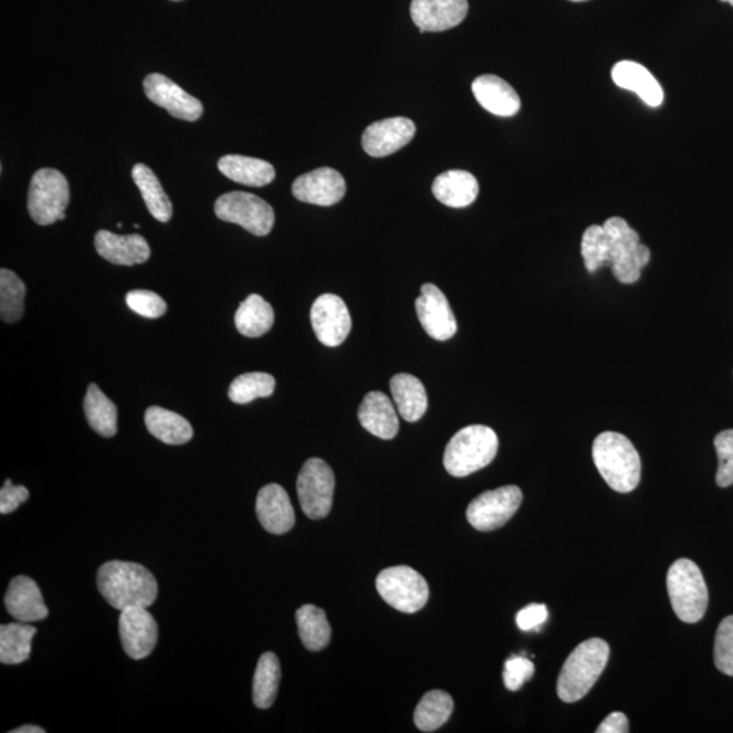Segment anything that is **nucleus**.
I'll return each mask as SVG.
<instances>
[{
  "label": "nucleus",
  "mask_w": 733,
  "mask_h": 733,
  "mask_svg": "<svg viewBox=\"0 0 733 733\" xmlns=\"http://www.w3.org/2000/svg\"><path fill=\"white\" fill-rule=\"evenodd\" d=\"M101 595L113 609L150 607L158 598V583L150 570L140 564L109 562L97 574Z\"/></svg>",
  "instance_id": "obj_1"
},
{
  "label": "nucleus",
  "mask_w": 733,
  "mask_h": 733,
  "mask_svg": "<svg viewBox=\"0 0 733 733\" xmlns=\"http://www.w3.org/2000/svg\"><path fill=\"white\" fill-rule=\"evenodd\" d=\"M593 458L596 469L614 491L629 493L640 484V454L625 434L600 433L593 446Z\"/></svg>",
  "instance_id": "obj_2"
},
{
  "label": "nucleus",
  "mask_w": 733,
  "mask_h": 733,
  "mask_svg": "<svg viewBox=\"0 0 733 733\" xmlns=\"http://www.w3.org/2000/svg\"><path fill=\"white\" fill-rule=\"evenodd\" d=\"M610 657L609 643L601 639L583 641L566 659L557 681V694L566 703L586 697L594 688Z\"/></svg>",
  "instance_id": "obj_3"
},
{
  "label": "nucleus",
  "mask_w": 733,
  "mask_h": 733,
  "mask_svg": "<svg viewBox=\"0 0 733 733\" xmlns=\"http://www.w3.org/2000/svg\"><path fill=\"white\" fill-rule=\"evenodd\" d=\"M499 438L492 428L469 426L457 432L446 447L444 468L452 477H468L496 458Z\"/></svg>",
  "instance_id": "obj_4"
},
{
  "label": "nucleus",
  "mask_w": 733,
  "mask_h": 733,
  "mask_svg": "<svg viewBox=\"0 0 733 733\" xmlns=\"http://www.w3.org/2000/svg\"><path fill=\"white\" fill-rule=\"evenodd\" d=\"M667 589L672 609L681 621H701L708 609L709 593L699 565L688 558L677 559L667 574Z\"/></svg>",
  "instance_id": "obj_5"
},
{
  "label": "nucleus",
  "mask_w": 733,
  "mask_h": 733,
  "mask_svg": "<svg viewBox=\"0 0 733 733\" xmlns=\"http://www.w3.org/2000/svg\"><path fill=\"white\" fill-rule=\"evenodd\" d=\"M70 202V187L61 171L40 169L32 177L28 195V211L40 226H50L65 219Z\"/></svg>",
  "instance_id": "obj_6"
},
{
  "label": "nucleus",
  "mask_w": 733,
  "mask_h": 733,
  "mask_svg": "<svg viewBox=\"0 0 733 733\" xmlns=\"http://www.w3.org/2000/svg\"><path fill=\"white\" fill-rule=\"evenodd\" d=\"M375 584L379 595L392 609L413 614L427 605L428 583L419 572L409 566H391L380 572Z\"/></svg>",
  "instance_id": "obj_7"
},
{
  "label": "nucleus",
  "mask_w": 733,
  "mask_h": 733,
  "mask_svg": "<svg viewBox=\"0 0 733 733\" xmlns=\"http://www.w3.org/2000/svg\"><path fill=\"white\" fill-rule=\"evenodd\" d=\"M214 213L223 222L241 226L250 234L265 237L275 224V211L259 196L247 192H230L214 202Z\"/></svg>",
  "instance_id": "obj_8"
},
{
  "label": "nucleus",
  "mask_w": 733,
  "mask_h": 733,
  "mask_svg": "<svg viewBox=\"0 0 733 733\" xmlns=\"http://www.w3.org/2000/svg\"><path fill=\"white\" fill-rule=\"evenodd\" d=\"M297 498L310 520H324L332 510L335 473L325 461L312 458L303 464L296 482Z\"/></svg>",
  "instance_id": "obj_9"
},
{
  "label": "nucleus",
  "mask_w": 733,
  "mask_h": 733,
  "mask_svg": "<svg viewBox=\"0 0 733 733\" xmlns=\"http://www.w3.org/2000/svg\"><path fill=\"white\" fill-rule=\"evenodd\" d=\"M522 500L523 493L515 485L481 493L468 506V521L479 532H493L503 527L516 514Z\"/></svg>",
  "instance_id": "obj_10"
},
{
  "label": "nucleus",
  "mask_w": 733,
  "mask_h": 733,
  "mask_svg": "<svg viewBox=\"0 0 733 733\" xmlns=\"http://www.w3.org/2000/svg\"><path fill=\"white\" fill-rule=\"evenodd\" d=\"M604 229L610 238V262L612 275L622 284L639 282L642 268L637 261L640 237L622 218L607 219Z\"/></svg>",
  "instance_id": "obj_11"
},
{
  "label": "nucleus",
  "mask_w": 733,
  "mask_h": 733,
  "mask_svg": "<svg viewBox=\"0 0 733 733\" xmlns=\"http://www.w3.org/2000/svg\"><path fill=\"white\" fill-rule=\"evenodd\" d=\"M315 336L326 347H338L347 339L352 320L347 305L335 294H324L314 302L310 312Z\"/></svg>",
  "instance_id": "obj_12"
},
{
  "label": "nucleus",
  "mask_w": 733,
  "mask_h": 733,
  "mask_svg": "<svg viewBox=\"0 0 733 733\" xmlns=\"http://www.w3.org/2000/svg\"><path fill=\"white\" fill-rule=\"evenodd\" d=\"M118 631L125 653L130 659L150 657L158 642V625L147 607H128L121 614Z\"/></svg>",
  "instance_id": "obj_13"
},
{
  "label": "nucleus",
  "mask_w": 733,
  "mask_h": 733,
  "mask_svg": "<svg viewBox=\"0 0 733 733\" xmlns=\"http://www.w3.org/2000/svg\"><path fill=\"white\" fill-rule=\"evenodd\" d=\"M416 312L429 337L438 342H447L454 337L458 329L454 313L437 285L431 283L422 285L421 295L416 301Z\"/></svg>",
  "instance_id": "obj_14"
},
{
  "label": "nucleus",
  "mask_w": 733,
  "mask_h": 733,
  "mask_svg": "<svg viewBox=\"0 0 733 733\" xmlns=\"http://www.w3.org/2000/svg\"><path fill=\"white\" fill-rule=\"evenodd\" d=\"M145 93L155 105L184 122H196L202 116V104L185 92L176 82L163 74H151L145 80Z\"/></svg>",
  "instance_id": "obj_15"
},
{
  "label": "nucleus",
  "mask_w": 733,
  "mask_h": 733,
  "mask_svg": "<svg viewBox=\"0 0 733 733\" xmlns=\"http://www.w3.org/2000/svg\"><path fill=\"white\" fill-rule=\"evenodd\" d=\"M347 184L339 172L332 168H320L297 177L292 184L294 198L308 205L331 207L344 199Z\"/></svg>",
  "instance_id": "obj_16"
},
{
  "label": "nucleus",
  "mask_w": 733,
  "mask_h": 733,
  "mask_svg": "<svg viewBox=\"0 0 733 733\" xmlns=\"http://www.w3.org/2000/svg\"><path fill=\"white\" fill-rule=\"evenodd\" d=\"M416 125L407 117L377 122L363 134L362 145L369 157L384 158L401 150L415 138Z\"/></svg>",
  "instance_id": "obj_17"
},
{
  "label": "nucleus",
  "mask_w": 733,
  "mask_h": 733,
  "mask_svg": "<svg viewBox=\"0 0 733 733\" xmlns=\"http://www.w3.org/2000/svg\"><path fill=\"white\" fill-rule=\"evenodd\" d=\"M468 0H412L410 14L421 33L444 32L467 18Z\"/></svg>",
  "instance_id": "obj_18"
},
{
  "label": "nucleus",
  "mask_w": 733,
  "mask_h": 733,
  "mask_svg": "<svg viewBox=\"0 0 733 733\" xmlns=\"http://www.w3.org/2000/svg\"><path fill=\"white\" fill-rule=\"evenodd\" d=\"M4 605L15 621L25 624L43 621L50 614L39 584L28 576H17L10 582Z\"/></svg>",
  "instance_id": "obj_19"
},
{
  "label": "nucleus",
  "mask_w": 733,
  "mask_h": 733,
  "mask_svg": "<svg viewBox=\"0 0 733 733\" xmlns=\"http://www.w3.org/2000/svg\"><path fill=\"white\" fill-rule=\"evenodd\" d=\"M94 244L101 258L115 265H139L151 255L150 247L139 234L117 235L115 232L100 230L95 234Z\"/></svg>",
  "instance_id": "obj_20"
},
{
  "label": "nucleus",
  "mask_w": 733,
  "mask_h": 733,
  "mask_svg": "<svg viewBox=\"0 0 733 733\" xmlns=\"http://www.w3.org/2000/svg\"><path fill=\"white\" fill-rule=\"evenodd\" d=\"M261 526L268 533L283 535L295 524V512L283 486L270 484L261 489L255 502Z\"/></svg>",
  "instance_id": "obj_21"
},
{
  "label": "nucleus",
  "mask_w": 733,
  "mask_h": 733,
  "mask_svg": "<svg viewBox=\"0 0 733 733\" xmlns=\"http://www.w3.org/2000/svg\"><path fill=\"white\" fill-rule=\"evenodd\" d=\"M472 91L485 111L500 117H512L521 111V98L515 88L496 75H481L473 82Z\"/></svg>",
  "instance_id": "obj_22"
},
{
  "label": "nucleus",
  "mask_w": 733,
  "mask_h": 733,
  "mask_svg": "<svg viewBox=\"0 0 733 733\" xmlns=\"http://www.w3.org/2000/svg\"><path fill=\"white\" fill-rule=\"evenodd\" d=\"M363 428L374 437L390 440L396 438L399 421L395 404L383 391H371L363 399L357 410Z\"/></svg>",
  "instance_id": "obj_23"
},
{
  "label": "nucleus",
  "mask_w": 733,
  "mask_h": 733,
  "mask_svg": "<svg viewBox=\"0 0 733 733\" xmlns=\"http://www.w3.org/2000/svg\"><path fill=\"white\" fill-rule=\"evenodd\" d=\"M611 77L618 87L636 93L648 106L663 104V88L643 65L630 61L619 62L614 65Z\"/></svg>",
  "instance_id": "obj_24"
},
{
  "label": "nucleus",
  "mask_w": 733,
  "mask_h": 733,
  "mask_svg": "<svg viewBox=\"0 0 733 733\" xmlns=\"http://www.w3.org/2000/svg\"><path fill=\"white\" fill-rule=\"evenodd\" d=\"M480 185L472 172L450 170L437 177L432 193L442 205L451 208H464L473 205L479 196Z\"/></svg>",
  "instance_id": "obj_25"
},
{
  "label": "nucleus",
  "mask_w": 733,
  "mask_h": 733,
  "mask_svg": "<svg viewBox=\"0 0 733 733\" xmlns=\"http://www.w3.org/2000/svg\"><path fill=\"white\" fill-rule=\"evenodd\" d=\"M218 168L229 180L261 188L275 180V168L266 160L243 155H224L219 159Z\"/></svg>",
  "instance_id": "obj_26"
},
{
  "label": "nucleus",
  "mask_w": 733,
  "mask_h": 733,
  "mask_svg": "<svg viewBox=\"0 0 733 733\" xmlns=\"http://www.w3.org/2000/svg\"><path fill=\"white\" fill-rule=\"evenodd\" d=\"M392 399L405 421L416 422L426 415L428 396L419 378L409 374H398L390 380Z\"/></svg>",
  "instance_id": "obj_27"
},
{
  "label": "nucleus",
  "mask_w": 733,
  "mask_h": 733,
  "mask_svg": "<svg viewBox=\"0 0 733 733\" xmlns=\"http://www.w3.org/2000/svg\"><path fill=\"white\" fill-rule=\"evenodd\" d=\"M146 427L154 438L166 444L181 446L193 438V428L181 415L160 407L146 410Z\"/></svg>",
  "instance_id": "obj_28"
},
{
  "label": "nucleus",
  "mask_w": 733,
  "mask_h": 733,
  "mask_svg": "<svg viewBox=\"0 0 733 733\" xmlns=\"http://www.w3.org/2000/svg\"><path fill=\"white\" fill-rule=\"evenodd\" d=\"M275 313L264 297L252 294L244 300L235 313L237 331L244 337H261L271 331Z\"/></svg>",
  "instance_id": "obj_29"
},
{
  "label": "nucleus",
  "mask_w": 733,
  "mask_h": 733,
  "mask_svg": "<svg viewBox=\"0 0 733 733\" xmlns=\"http://www.w3.org/2000/svg\"><path fill=\"white\" fill-rule=\"evenodd\" d=\"M38 629L31 624L13 622L0 627V663L21 664L31 658L32 641Z\"/></svg>",
  "instance_id": "obj_30"
},
{
  "label": "nucleus",
  "mask_w": 733,
  "mask_h": 733,
  "mask_svg": "<svg viewBox=\"0 0 733 733\" xmlns=\"http://www.w3.org/2000/svg\"><path fill=\"white\" fill-rule=\"evenodd\" d=\"M133 178L139 188L142 198L145 200L148 211L160 223H168L172 214L171 201L165 193L158 177L148 166L138 164L134 166Z\"/></svg>",
  "instance_id": "obj_31"
},
{
  "label": "nucleus",
  "mask_w": 733,
  "mask_h": 733,
  "mask_svg": "<svg viewBox=\"0 0 733 733\" xmlns=\"http://www.w3.org/2000/svg\"><path fill=\"white\" fill-rule=\"evenodd\" d=\"M85 416L95 432L104 438L115 437L117 433V408L104 395L97 385L88 386L85 401H83Z\"/></svg>",
  "instance_id": "obj_32"
},
{
  "label": "nucleus",
  "mask_w": 733,
  "mask_h": 733,
  "mask_svg": "<svg viewBox=\"0 0 733 733\" xmlns=\"http://www.w3.org/2000/svg\"><path fill=\"white\" fill-rule=\"evenodd\" d=\"M296 624L303 646L308 651L317 652L327 647L332 629L324 610L313 605L302 606L296 611Z\"/></svg>",
  "instance_id": "obj_33"
},
{
  "label": "nucleus",
  "mask_w": 733,
  "mask_h": 733,
  "mask_svg": "<svg viewBox=\"0 0 733 733\" xmlns=\"http://www.w3.org/2000/svg\"><path fill=\"white\" fill-rule=\"evenodd\" d=\"M454 711V701L442 690L429 691L415 712V724L422 732H434L449 721Z\"/></svg>",
  "instance_id": "obj_34"
},
{
  "label": "nucleus",
  "mask_w": 733,
  "mask_h": 733,
  "mask_svg": "<svg viewBox=\"0 0 733 733\" xmlns=\"http://www.w3.org/2000/svg\"><path fill=\"white\" fill-rule=\"evenodd\" d=\"M282 669L275 653L265 652L259 660L253 679V702L259 709H270L276 700Z\"/></svg>",
  "instance_id": "obj_35"
},
{
  "label": "nucleus",
  "mask_w": 733,
  "mask_h": 733,
  "mask_svg": "<svg viewBox=\"0 0 733 733\" xmlns=\"http://www.w3.org/2000/svg\"><path fill=\"white\" fill-rule=\"evenodd\" d=\"M27 287L14 272L0 271V315L6 324L20 321L25 310Z\"/></svg>",
  "instance_id": "obj_36"
},
{
  "label": "nucleus",
  "mask_w": 733,
  "mask_h": 733,
  "mask_svg": "<svg viewBox=\"0 0 733 733\" xmlns=\"http://www.w3.org/2000/svg\"><path fill=\"white\" fill-rule=\"evenodd\" d=\"M276 380L270 374L248 373L232 380L229 398L234 404H249L258 398H266L275 391Z\"/></svg>",
  "instance_id": "obj_37"
},
{
  "label": "nucleus",
  "mask_w": 733,
  "mask_h": 733,
  "mask_svg": "<svg viewBox=\"0 0 733 733\" xmlns=\"http://www.w3.org/2000/svg\"><path fill=\"white\" fill-rule=\"evenodd\" d=\"M582 255L589 273L599 271L610 262V238L604 226H589L584 231L582 240Z\"/></svg>",
  "instance_id": "obj_38"
},
{
  "label": "nucleus",
  "mask_w": 733,
  "mask_h": 733,
  "mask_svg": "<svg viewBox=\"0 0 733 733\" xmlns=\"http://www.w3.org/2000/svg\"><path fill=\"white\" fill-rule=\"evenodd\" d=\"M714 664L725 676L733 677V616L720 622L714 641Z\"/></svg>",
  "instance_id": "obj_39"
},
{
  "label": "nucleus",
  "mask_w": 733,
  "mask_h": 733,
  "mask_svg": "<svg viewBox=\"0 0 733 733\" xmlns=\"http://www.w3.org/2000/svg\"><path fill=\"white\" fill-rule=\"evenodd\" d=\"M125 302L133 312L142 317L155 320L163 317L168 305L158 294L147 290H134L125 296Z\"/></svg>",
  "instance_id": "obj_40"
},
{
  "label": "nucleus",
  "mask_w": 733,
  "mask_h": 733,
  "mask_svg": "<svg viewBox=\"0 0 733 733\" xmlns=\"http://www.w3.org/2000/svg\"><path fill=\"white\" fill-rule=\"evenodd\" d=\"M719 455L716 482L720 488L733 485V429L720 432L714 439Z\"/></svg>",
  "instance_id": "obj_41"
},
{
  "label": "nucleus",
  "mask_w": 733,
  "mask_h": 733,
  "mask_svg": "<svg viewBox=\"0 0 733 733\" xmlns=\"http://www.w3.org/2000/svg\"><path fill=\"white\" fill-rule=\"evenodd\" d=\"M535 667L532 660L523 657H514L505 661L504 684L510 691H517L523 684L533 678Z\"/></svg>",
  "instance_id": "obj_42"
},
{
  "label": "nucleus",
  "mask_w": 733,
  "mask_h": 733,
  "mask_svg": "<svg viewBox=\"0 0 733 733\" xmlns=\"http://www.w3.org/2000/svg\"><path fill=\"white\" fill-rule=\"evenodd\" d=\"M29 491L23 485H13L11 480H6L0 491V514L8 515L17 511L18 506L28 502Z\"/></svg>",
  "instance_id": "obj_43"
},
{
  "label": "nucleus",
  "mask_w": 733,
  "mask_h": 733,
  "mask_svg": "<svg viewBox=\"0 0 733 733\" xmlns=\"http://www.w3.org/2000/svg\"><path fill=\"white\" fill-rule=\"evenodd\" d=\"M549 612L545 605L533 604L517 612L516 624L523 631L540 629L546 622Z\"/></svg>",
  "instance_id": "obj_44"
},
{
  "label": "nucleus",
  "mask_w": 733,
  "mask_h": 733,
  "mask_svg": "<svg viewBox=\"0 0 733 733\" xmlns=\"http://www.w3.org/2000/svg\"><path fill=\"white\" fill-rule=\"evenodd\" d=\"M598 733H627L629 732V721L621 712L609 714L596 730Z\"/></svg>",
  "instance_id": "obj_45"
},
{
  "label": "nucleus",
  "mask_w": 733,
  "mask_h": 733,
  "mask_svg": "<svg viewBox=\"0 0 733 733\" xmlns=\"http://www.w3.org/2000/svg\"><path fill=\"white\" fill-rule=\"evenodd\" d=\"M45 731L38 725H22L20 729L10 731V733H44Z\"/></svg>",
  "instance_id": "obj_46"
},
{
  "label": "nucleus",
  "mask_w": 733,
  "mask_h": 733,
  "mask_svg": "<svg viewBox=\"0 0 733 733\" xmlns=\"http://www.w3.org/2000/svg\"><path fill=\"white\" fill-rule=\"evenodd\" d=\"M721 2L730 3V4L732 6V8H733V0H721Z\"/></svg>",
  "instance_id": "obj_47"
},
{
  "label": "nucleus",
  "mask_w": 733,
  "mask_h": 733,
  "mask_svg": "<svg viewBox=\"0 0 733 733\" xmlns=\"http://www.w3.org/2000/svg\"><path fill=\"white\" fill-rule=\"evenodd\" d=\"M570 2H586V0H570Z\"/></svg>",
  "instance_id": "obj_48"
},
{
  "label": "nucleus",
  "mask_w": 733,
  "mask_h": 733,
  "mask_svg": "<svg viewBox=\"0 0 733 733\" xmlns=\"http://www.w3.org/2000/svg\"><path fill=\"white\" fill-rule=\"evenodd\" d=\"M172 2H180V0H172Z\"/></svg>",
  "instance_id": "obj_49"
}]
</instances>
